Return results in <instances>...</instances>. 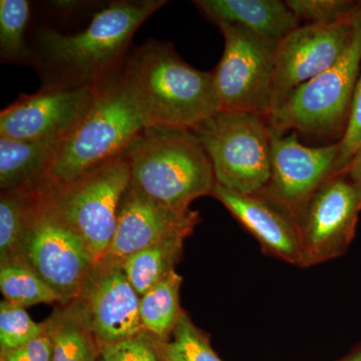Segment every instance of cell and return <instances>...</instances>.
<instances>
[{"mask_svg":"<svg viewBox=\"0 0 361 361\" xmlns=\"http://www.w3.org/2000/svg\"><path fill=\"white\" fill-rule=\"evenodd\" d=\"M165 0H118L94 14L75 35L49 26L35 30L30 63L44 90L94 89L122 71L130 42L140 26Z\"/></svg>","mask_w":361,"mask_h":361,"instance_id":"6da1fadb","label":"cell"},{"mask_svg":"<svg viewBox=\"0 0 361 361\" xmlns=\"http://www.w3.org/2000/svg\"><path fill=\"white\" fill-rule=\"evenodd\" d=\"M122 78L147 128L193 130L219 111L212 73L190 66L171 42L149 39L137 47Z\"/></svg>","mask_w":361,"mask_h":361,"instance_id":"7a4b0ae2","label":"cell"},{"mask_svg":"<svg viewBox=\"0 0 361 361\" xmlns=\"http://www.w3.org/2000/svg\"><path fill=\"white\" fill-rule=\"evenodd\" d=\"M130 187L156 203L176 211L212 196V161L192 130L146 128L126 151Z\"/></svg>","mask_w":361,"mask_h":361,"instance_id":"3957f363","label":"cell"},{"mask_svg":"<svg viewBox=\"0 0 361 361\" xmlns=\"http://www.w3.org/2000/svg\"><path fill=\"white\" fill-rule=\"evenodd\" d=\"M146 128L121 71L92 90L87 110L61 139L47 177L56 185L78 179L125 153Z\"/></svg>","mask_w":361,"mask_h":361,"instance_id":"277c9868","label":"cell"},{"mask_svg":"<svg viewBox=\"0 0 361 361\" xmlns=\"http://www.w3.org/2000/svg\"><path fill=\"white\" fill-rule=\"evenodd\" d=\"M49 179L33 188L30 217L18 260L56 292L63 304L80 298L94 259L54 205Z\"/></svg>","mask_w":361,"mask_h":361,"instance_id":"5b68a950","label":"cell"},{"mask_svg":"<svg viewBox=\"0 0 361 361\" xmlns=\"http://www.w3.org/2000/svg\"><path fill=\"white\" fill-rule=\"evenodd\" d=\"M192 132L212 161L216 182L242 194H259L270 179L268 118L219 111Z\"/></svg>","mask_w":361,"mask_h":361,"instance_id":"8992f818","label":"cell"},{"mask_svg":"<svg viewBox=\"0 0 361 361\" xmlns=\"http://www.w3.org/2000/svg\"><path fill=\"white\" fill-rule=\"evenodd\" d=\"M361 71V7L353 42L329 70L301 85L268 118L277 134L334 135L345 129Z\"/></svg>","mask_w":361,"mask_h":361,"instance_id":"52a82bcc","label":"cell"},{"mask_svg":"<svg viewBox=\"0 0 361 361\" xmlns=\"http://www.w3.org/2000/svg\"><path fill=\"white\" fill-rule=\"evenodd\" d=\"M130 182V165L125 152L70 183H51L54 205L84 241L96 264L110 249L118 209Z\"/></svg>","mask_w":361,"mask_h":361,"instance_id":"ba28073f","label":"cell"},{"mask_svg":"<svg viewBox=\"0 0 361 361\" xmlns=\"http://www.w3.org/2000/svg\"><path fill=\"white\" fill-rule=\"evenodd\" d=\"M218 27L224 35V52L211 73L219 111L269 118L276 49L241 26Z\"/></svg>","mask_w":361,"mask_h":361,"instance_id":"9c48e42d","label":"cell"},{"mask_svg":"<svg viewBox=\"0 0 361 361\" xmlns=\"http://www.w3.org/2000/svg\"><path fill=\"white\" fill-rule=\"evenodd\" d=\"M361 193L345 173L330 177L295 216L302 262L310 267L341 255L350 243Z\"/></svg>","mask_w":361,"mask_h":361,"instance_id":"30bf717a","label":"cell"},{"mask_svg":"<svg viewBox=\"0 0 361 361\" xmlns=\"http://www.w3.org/2000/svg\"><path fill=\"white\" fill-rule=\"evenodd\" d=\"M360 7L336 25L298 26L279 42L275 51L272 111L297 87L329 70L341 58L355 37Z\"/></svg>","mask_w":361,"mask_h":361,"instance_id":"8fae6325","label":"cell"},{"mask_svg":"<svg viewBox=\"0 0 361 361\" xmlns=\"http://www.w3.org/2000/svg\"><path fill=\"white\" fill-rule=\"evenodd\" d=\"M338 142L324 147L301 144L296 132L277 134L271 130V171L260 195L283 209L295 220L318 188L334 174Z\"/></svg>","mask_w":361,"mask_h":361,"instance_id":"7c38bea8","label":"cell"},{"mask_svg":"<svg viewBox=\"0 0 361 361\" xmlns=\"http://www.w3.org/2000/svg\"><path fill=\"white\" fill-rule=\"evenodd\" d=\"M80 299L101 346L145 332L140 314L141 297L126 276L122 261L106 256L94 264Z\"/></svg>","mask_w":361,"mask_h":361,"instance_id":"4fadbf2b","label":"cell"},{"mask_svg":"<svg viewBox=\"0 0 361 361\" xmlns=\"http://www.w3.org/2000/svg\"><path fill=\"white\" fill-rule=\"evenodd\" d=\"M94 89L44 90L21 94L0 113V137L61 139L87 110Z\"/></svg>","mask_w":361,"mask_h":361,"instance_id":"5bb4252c","label":"cell"},{"mask_svg":"<svg viewBox=\"0 0 361 361\" xmlns=\"http://www.w3.org/2000/svg\"><path fill=\"white\" fill-rule=\"evenodd\" d=\"M198 211H176L128 188L118 209L115 236L106 256L123 261L147 247L171 238L187 239L200 223Z\"/></svg>","mask_w":361,"mask_h":361,"instance_id":"9a60e30c","label":"cell"},{"mask_svg":"<svg viewBox=\"0 0 361 361\" xmlns=\"http://www.w3.org/2000/svg\"><path fill=\"white\" fill-rule=\"evenodd\" d=\"M212 197L258 240L263 249L301 267L300 236L294 218L260 194H242L216 184Z\"/></svg>","mask_w":361,"mask_h":361,"instance_id":"2e32d148","label":"cell"},{"mask_svg":"<svg viewBox=\"0 0 361 361\" xmlns=\"http://www.w3.org/2000/svg\"><path fill=\"white\" fill-rule=\"evenodd\" d=\"M194 4L216 25L241 26L275 49L300 26L286 2L280 0H197Z\"/></svg>","mask_w":361,"mask_h":361,"instance_id":"e0dca14e","label":"cell"},{"mask_svg":"<svg viewBox=\"0 0 361 361\" xmlns=\"http://www.w3.org/2000/svg\"><path fill=\"white\" fill-rule=\"evenodd\" d=\"M61 139L20 141L0 137L1 191L32 189L49 179Z\"/></svg>","mask_w":361,"mask_h":361,"instance_id":"ac0fdd59","label":"cell"},{"mask_svg":"<svg viewBox=\"0 0 361 361\" xmlns=\"http://www.w3.org/2000/svg\"><path fill=\"white\" fill-rule=\"evenodd\" d=\"M45 323L51 338V361L99 360L102 346L80 298L56 308Z\"/></svg>","mask_w":361,"mask_h":361,"instance_id":"d6986e66","label":"cell"},{"mask_svg":"<svg viewBox=\"0 0 361 361\" xmlns=\"http://www.w3.org/2000/svg\"><path fill=\"white\" fill-rule=\"evenodd\" d=\"M185 240L177 237L159 242L122 261L126 276L140 297L174 272Z\"/></svg>","mask_w":361,"mask_h":361,"instance_id":"ffe728a7","label":"cell"},{"mask_svg":"<svg viewBox=\"0 0 361 361\" xmlns=\"http://www.w3.org/2000/svg\"><path fill=\"white\" fill-rule=\"evenodd\" d=\"M182 282L183 277L174 271L141 296L142 329L159 341L171 336L184 312L180 305Z\"/></svg>","mask_w":361,"mask_h":361,"instance_id":"44dd1931","label":"cell"},{"mask_svg":"<svg viewBox=\"0 0 361 361\" xmlns=\"http://www.w3.org/2000/svg\"><path fill=\"white\" fill-rule=\"evenodd\" d=\"M0 290L4 300L21 307L63 304L61 297L20 260L0 263Z\"/></svg>","mask_w":361,"mask_h":361,"instance_id":"7402d4cb","label":"cell"},{"mask_svg":"<svg viewBox=\"0 0 361 361\" xmlns=\"http://www.w3.org/2000/svg\"><path fill=\"white\" fill-rule=\"evenodd\" d=\"M32 193L33 188L23 191H1L0 263L18 259L32 208Z\"/></svg>","mask_w":361,"mask_h":361,"instance_id":"603a6c76","label":"cell"},{"mask_svg":"<svg viewBox=\"0 0 361 361\" xmlns=\"http://www.w3.org/2000/svg\"><path fill=\"white\" fill-rule=\"evenodd\" d=\"M30 18V4L26 0L0 1V56L2 63L30 61L25 44L26 26Z\"/></svg>","mask_w":361,"mask_h":361,"instance_id":"cb8c5ba5","label":"cell"},{"mask_svg":"<svg viewBox=\"0 0 361 361\" xmlns=\"http://www.w3.org/2000/svg\"><path fill=\"white\" fill-rule=\"evenodd\" d=\"M158 342L164 361H223L211 346L208 334L185 311L171 336Z\"/></svg>","mask_w":361,"mask_h":361,"instance_id":"d4e9b609","label":"cell"},{"mask_svg":"<svg viewBox=\"0 0 361 361\" xmlns=\"http://www.w3.org/2000/svg\"><path fill=\"white\" fill-rule=\"evenodd\" d=\"M44 330L45 322H33L25 307L6 300L0 303V353L25 345Z\"/></svg>","mask_w":361,"mask_h":361,"instance_id":"484cf974","label":"cell"},{"mask_svg":"<svg viewBox=\"0 0 361 361\" xmlns=\"http://www.w3.org/2000/svg\"><path fill=\"white\" fill-rule=\"evenodd\" d=\"M287 6L305 25L329 26L348 20L360 2L349 0H287Z\"/></svg>","mask_w":361,"mask_h":361,"instance_id":"4316f807","label":"cell"},{"mask_svg":"<svg viewBox=\"0 0 361 361\" xmlns=\"http://www.w3.org/2000/svg\"><path fill=\"white\" fill-rule=\"evenodd\" d=\"M97 361H164L158 339L142 332L139 336L102 346Z\"/></svg>","mask_w":361,"mask_h":361,"instance_id":"83f0119b","label":"cell"},{"mask_svg":"<svg viewBox=\"0 0 361 361\" xmlns=\"http://www.w3.org/2000/svg\"><path fill=\"white\" fill-rule=\"evenodd\" d=\"M361 147V71L356 82L350 111L345 129L342 133L338 142V155H337L334 174H341L348 168L353 157Z\"/></svg>","mask_w":361,"mask_h":361,"instance_id":"f1b7e54d","label":"cell"},{"mask_svg":"<svg viewBox=\"0 0 361 361\" xmlns=\"http://www.w3.org/2000/svg\"><path fill=\"white\" fill-rule=\"evenodd\" d=\"M51 338L45 323L42 336L20 348L0 353V361H51Z\"/></svg>","mask_w":361,"mask_h":361,"instance_id":"f546056e","label":"cell"},{"mask_svg":"<svg viewBox=\"0 0 361 361\" xmlns=\"http://www.w3.org/2000/svg\"><path fill=\"white\" fill-rule=\"evenodd\" d=\"M344 173L348 176L349 179L355 183L361 193V147Z\"/></svg>","mask_w":361,"mask_h":361,"instance_id":"4dcf8cb0","label":"cell"},{"mask_svg":"<svg viewBox=\"0 0 361 361\" xmlns=\"http://www.w3.org/2000/svg\"><path fill=\"white\" fill-rule=\"evenodd\" d=\"M339 361H361V348Z\"/></svg>","mask_w":361,"mask_h":361,"instance_id":"1f68e13d","label":"cell"}]
</instances>
